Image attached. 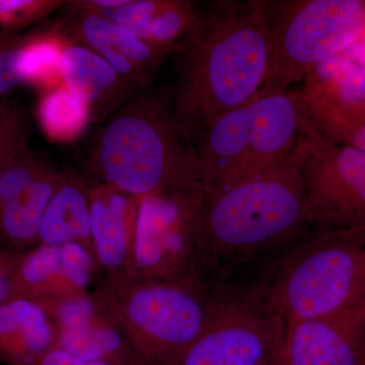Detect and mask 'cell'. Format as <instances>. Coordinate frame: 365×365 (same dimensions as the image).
<instances>
[{"mask_svg":"<svg viewBox=\"0 0 365 365\" xmlns=\"http://www.w3.org/2000/svg\"><path fill=\"white\" fill-rule=\"evenodd\" d=\"M9 103L6 102H0V113L4 111V109L9 106Z\"/></svg>","mask_w":365,"mask_h":365,"instance_id":"32","label":"cell"},{"mask_svg":"<svg viewBox=\"0 0 365 365\" xmlns=\"http://www.w3.org/2000/svg\"><path fill=\"white\" fill-rule=\"evenodd\" d=\"M309 112L299 91L258 93L252 105L248 160L232 181L270 169L292 155L302 140Z\"/></svg>","mask_w":365,"mask_h":365,"instance_id":"12","label":"cell"},{"mask_svg":"<svg viewBox=\"0 0 365 365\" xmlns=\"http://www.w3.org/2000/svg\"><path fill=\"white\" fill-rule=\"evenodd\" d=\"M66 170L52 169L33 180L11 197L0 210V232L18 247L39 242L46 208L58 188Z\"/></svg>","mask_w":365,"mask_h":365,"instance_id":"20","label":"cell"},{"mask_svg":"<svg viewBox=\"0 0 365 365\" xmlns=\"http://www.w3.org/2000/svg\"><path fill=\"white\" fill-rule=\"evenodd\" d=\"M287 324L254 288L211 290L205 325L172 365H262L283 354Z\"/></svg>","mask_w":365,"mask_h":365,"instance_id":"8","label":"cell"},{"mask_svg":"<svg viewBox=\"0 0 365 365\" xmlns=\"http://www.w3.org/2000/svg\"><path fill=\"white\" fill-rule=\"evenodd\" d=\"M365 34V1H268V69L260 96L288 91Z\"/></svg>","mask_w":365,"mask_h":365,"instance_id":"6","label":"cell"},{"mask_svg":"<svg viewBox=\"0 0 365 365\" xmlns=\"http://www.w3.org/2000/svg\"><path fill=\"white\" fill-rule=\"evenodd\" d=\"M62 69L64 86L85 103L91 123L111 117L143 90L97 53L68 39L62 53Z\"/></svg>","mask_w":365,"mask_h":365,"instance_id":"15","label":"cell"},{"mask_svg":"<svg viewBox=\"0 0 365 365\" xmlns=\"http://www.w3.org/2000/svg\"><path fill=\"white\" fill-rule=\"evenodd\" d=\"M165 1V0H126L123 6L98 11L95 14L123 26L143 39L146 29L162 9Z\"/></svg>","mask_w":365,"mask_h":365,"instance_id":"27","label":"cell"},{"mask_svg":"<svg viewBox=\"0 0 365 365\" xmlns=\"http://www.w3.org/2000/svg\"><path fill=\"white\" fill-rule=\"evenodd\" d=\"M91 241L108 278L130 277L141 198L104 182L91 186Z\"/></svg>","mask_w":365,"mask_h":365,"instance_id":"14","label":"cell"},{"mask_svg":"<svg viewBox=\"0 0 365 365\" xmlns=\"http://www.w3.org/2000/svg\"><path fill=\"white\" fill-rule=\"evenodd\" d=\"M40 31L25 34L0 31V96L26 85V57Z\"/></svg>","mask_w":365,"mask_h":365,"instance_id":"23","label":"cell"},{"mask_svg":"<svg viewBox=\"0 0 365 365\" xmlns=\"http://www.w3.org/2000/svg\"><path fill=\"white\" fill-rule=\"evenodd\" d=\"M52 169L48 160L38 157L30 148L24 151L0 179V210L16 192Z\"/></svg>","mask_w":365,"mask_h":365,"instance_id":"26","label":"cell"},{"mask_svg":"<svg viewBox=\"0 0 365 365\" xmlns=\"http://www.w3.org/2000/svg\"><path fill=\"white\" fill-rule=\"evenodd\" d=\"M32 135L25 110L9 104L0 113V179L19 155L28 150Z\"/></svg>","mask_w":365,"mask_h":365,"instance_id":"24","label":"cell"},{"mask_svg":"<svg viewBox=\"0 0 365 365\" xmlns=\"http://www.w3.org/2000/svg\"><path fill=\"white\" fill-rule=\"evenodd\" d=\"M254 98L218 117L197 143L196 150L212 178V187L232 181L246 165Z\"/></svg>","mask_w":365,"mask_h":365,"instance_id":"18","label":"cell"},{"mask_svg":"<svg viewBox=\"0 0 365 365\" xmlns=\"http://www.w3.org/2000/svg\"><path fill=\"white\" fill-rule=\"evenodd\" d=\"M262 365H284V362H283V354L281 355L279 359L273 360V361L267 362V364Z\"/></svg>","mask_w":365,"mask_h":365,"instance_id":"31","label":"cell"},{"mask_svg":"<svg viewBox=\"0 0 365 365\" xmlns=\"http://www.w3.org/2000/svg\"><path fill=\"white\" fill-rule=\"evenodd\" d=\"M328 140L365 151V109L319 127Z\"/></svg>","mask_w":365,"mask_h":365,"instance_id":"28","label":"cell"},{"mask_svg":"<svg viewBox=\"0 0 365 365\" xmlns=\"http://www.w3.org/2000/svg\"><path fill=\"white\" fill-rule=\"evenodd\" d=\"M90 169L132 196L206 193L212 178L198 151L175 121L172 101L137 95L108 120L91 150Z\"/></svg>","mask_w":365,"mask_h":365,"instance_id":"2","label":"cell"},{"mask_svg":"<svg viewBox=\"0 0 365 365\" xmlns=\"http://www.w3.org/2000/svg\"><path fill=\"white\" fill-rule=\"evenodd\" d=\"M90 189L81 177L66 170L43 216L39 245H79L96 258L91 241Z\"/></svg>","mask_w":365,"mask_h":365,"instance_id":"19","label":"cell"},{"mask_svg":"<svg viewBox=\"0 0 365 365\" xmlns=\"http://www.w3.org/2000/svg\"><path fill=\"white\" fill-rule=\"evenodd\" d=\"M285 324L340 313L365 297V227L319 232L254 287Z\"/></svg>","mask_w":365,"mask_h":365,"instance_id":"4","label":"cell"},{"mask_svg":"<svg viewBox=\"0 0 365 365\" xmlns=\"http://www.w3.org/2000/svg\"><path fill=\"white\" fill-rule=\"evenodd\" d=\"M299 91L317 126L365 109V66L346 55L319 64Z\"/></svg>","mask_w":365,"mask_h":365,"instance_id":"16","label":"cell"},{"mask_svg":"<svg viewBox=\"0 0 365 365\" xmlns=\"http://www.w3.org/2000/svg\"><path fill=\"white\" fill-rule=\"evenodd\" d=\"M67 11L93 32L98 34L101 37L109 41L148 78H153V74L158 71L165 54L151 47L131 31L98 14L76 9L69 4V1L67 4Z\"/></svg>","mask_w":365,"mask_h":365,"instance_id":"22","label":"cell"},{"mask_svg":"<svg viewBox=\"0 0 365 365\" xmlns=\"http://www.w3.org/2000/svg\"><path fill=\"white\" fill-rule=\"evenodd\" d=\"M67 4L63 0H0V29L18 32L45 21Z\"/></svg>","mask_w":365,"mask_h":365,"instance_id":"25","label":"cell"},{"mask_svg":"<svg viewBox=\"0 0 365 365\" xmlns=\"http://www.w3.org/2000/svg\"><path fill=\"white\" fill-rule=\"evenodd\" d=\"M21 253L13 250H0V307L14 299V274Z\"/></svg>","mask_w":365,"mask_h":365,"instance_id":"29","label":"cell"},{"mask_svg":"<svg viewBox=\"0 0 365 365\" xmlns=\"http://www.w3.org/2000/svg\"><path fill=\"white\" fill-rule=\"evenodd\" d=\"M268 1H216L199 11L179 53L175 121L195 146L209 125L253 100L268 69Z\"/></svg>","mask_w":365,"mask_h":365,"instance_id":"1","label":"cell"},{"mask_svg":"<svg viewBox=\"0 0 365 365\" xmlns=\"http://www.w3.org/2000/svg\"><path fill=\"white\" fill-rule=\"evenodd\" d=\"M97 269L95 257L79 245H39L21 254L14 274V299L40 302L85 294Z\"/></svg>","mask_w":365,"mask_h":365,"instance_id":"13","label":"cell"},{"mask_svg":"<svg viewBox=\"0 0 365 365\" xmlns=\"http://www.w3.org/2000/svg\"><path fill=\"white\" fill-rule=\"evenodd\" d=\"M56 346V331L39 302L14 297L0 307L2 361L9 365H36Z\"/></svg>","mask_w":365,"mask_h":365,"instance_id":"17","label":"cell"},{"mask_svg":"<svg viewBox=\"0 0 365 365\" xmlns=\"http://www.w3.org/2000/svg\"><path fill=\"white\" fill-rule=\"evenodd\" d=\"M40 93L36 115L46 137L56 143H71L78 138L91 123L85 103L64 83Z\"/></svg>","mask_w":365,"mask_h":365,"instance_id":"21","label":"cell"},{"mask_svg":"<svg viewBox=\"0 0 365 365\" xmlns=\"http://www.w3.org/2000/svg\"><path fill=\"white\" fill-rule=\"evenodd\" d=\"M302 163L309 225L319 232L365 227V151L322 135L311 118Z\"/></svg>","mask_w":365,"mask_h":365,"instance_id":"9","label":"cell"},{"mask_svg":"<svg viewBox=\"0 0 365 365\" xmlns=\"http://www.w3.org/2000/svg\"><path fill=\"white\" fill-rule=\"evenodd\" d=\"M284 365H365V297L340 313L287 324Z\"/></svg>","mask_w":365,"mask_h":365,"instance_id":"11","label":"cell"},{"mask_svg":"<svg viewBox=\"0 0 365 365\" xmlns=\"http://www.w3.org/2000/svg\"><path fill=\"white\" fill-rule=\"evenodd\" d=\"M203 194L141 198L130 277L212 289L220 275L201 217Z\"/></svg>","mask_w":365,"mask_h":365,"instance_id":"7","label":"cell"},{"mask_svg":"<svg viewBox=\"0 0 365 365\" xmlns=\"http://www.w3.org/2000/svg\"><path fill=\"white\" fill-rule=\"evenodd\" d=\"M36 365H118L108 361H91L73 356L60 349L58 347L53 348L46 353L44 356Z\"/></svg>","mask_w":365,"mask_h":365,"instance_id":"30","label":"cell"},{"mask_svg":"<svg viewBox=\"0 0 365 365\" xmlns=\"http://www.w3.org/2000/svg\"><path fill=\"white\" fill-rule=\"evenodd\" d=\"M211 290L105 277L93 295L124 336L136 365H172L205 325Z\"/></svg>","mask_w":365,"mask_h":365,"instance_id":"5","label":"cell"},{"mask_svg":"<svg viewBox=\"0 0 365 365\" xmlns=\"http://www.w3.org/2000/svg\"><path fill=\"white\" fill-rule=\"evenodd\" d=\"M307 146L304 126L284 160L203 194L201 217L220 275L260 258L309 225L302 172Z\"/></svg>","mask_w":365,"mask_h":365,"instance_id":"3","label":"cell"},{"mask_svg":"<svg viewBox=\"0 0 365 365\" xmlns=\"http://www.w3.org/2000/svg\"><path fill=\"white\" fill-rule=\"evenodd\" d=\"M57 334L56 347L83 360L136 365L124 336L93 294L40 300Z\"/></svg>","mask_w":365,"mask_h":365,"instance_id":"10","label":"cell"}]
</instances>
